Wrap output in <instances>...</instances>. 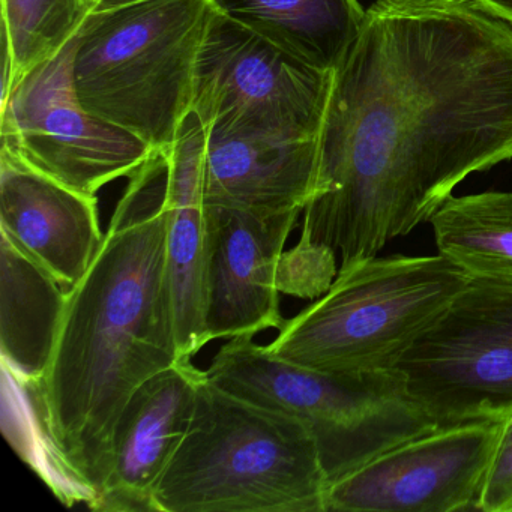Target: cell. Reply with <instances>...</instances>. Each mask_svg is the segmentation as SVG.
Listing matches in <instances>:
<instances>
[{
    "label": "cell",
    "mask_w": 512,
    "mask_h": 512,
    "mask_svg": "<svg viewBox=\"0 0 512 512\" xmlns=\"http://www.w3.org/2000/svg\"><path fill=\"white\" fill-rule=\"evenodd\" d=\"M212 0H95L76 35L80 103L151 148L178 139L193 113L194 70Z\"/></svg>",
    "instance_id": "277c9868"
},
{
    "label": "cell",
    "mask_w": 512,
    "mask_h": 512,
    "mask_svg": "<svg viewBox=\"0 0 512 512\" xmlns=\"http://www.w3.org/2000/svg\"><path fill=\"white\" fill-rule=\"evenodd\" d=\"M215 11L287 55L334 73L361 32L358 0H212Z\"/></svg>",
    "instance_id": "e0dca14e"
},
{
    "label": "cell",
    "mask_w": 512,
    "mask_h": 512,
    "mask_svg": "<svg viewBox=\"0 0 512 512\" xmlns=\"http://www.w3.org/2000/svg\"><path fill=\"white\" fill-rule=\"evenodd\" d=\"M472 278L442 254L358 260L266 349L331 373L394 370Z\"/></svg>",
    "instance_id": "5b68a950"
},
{
    "label": "cell",
    "mask_w": 512,
    "mask_h": 512,
    "mask_svg": "<svg viewBox=\"0 0 512 512\" xmlns=\"http://www.w3.org/2000/svg\"><path fill=\"white\" fill-rule=\"evenodd\" d=\"M0 350L5 371L40 382L55 349L67 290L10 236L0 232Z\"/></svg>",
    "instance_id": "2e32d148"
},
{
    "label": "cell",
    "mask_w": 512,
    "mask_h": 512,
    "mask_svg": "<svg viewBox=\"0 0 512 512\" xmlns=\"http://www.w3.org/2000/svg\"><path fill=\"white\" fill-rule=\"evenodd\" d=\"M329 479L310 428L212 383L155 490V512H326Z\"/></svg>",
    "instance_id": "3957f363"
},
{
    "label": "cell",
    "mask_w": 512,
    "mask_h": 512,
    "mask_svg": "<svg viewBox=\"0 0 512 512\" xmlns=\"http://www.w3.org/2000/svg\"><path fill=\"white\" fill-rule=\"evenodd\" d=\"M206 131L194 113L167 157L166 262L179 358L193 359L206 344V304L211 256L208 206L203 194Z\"/></svg>",
    "instance_id": "5bb4252c"
},
{
    "label": "cell",
    "mask_w": 512,
    "mask_h": 512,
    "mask_svg": "<svg viewBox=\"0 0 512 512\" xmlns=\"http://www.w3.org/2000/svg\"><path fill=\"white\" fill-rule=\"evenodd\" d=\"M205 377L179 358L137 389L116 425L109 476L89 508L155 512V490L187 436Z\"/></svg>",
    "instance_id": "7c38bea8"
},
{
    "label": "cell",
    "mask_w": 512,
    "mask_h": 512,
    "mask_svg": "<svg viewBox=\"0 0 512 512\" xmlns=\"http://www.w3.org/2000/svg\"><path fill=\"white\" fill-rule=\"evenodd\" d=\"M332 77L215 11L194 70L191 110L212 137L316 140Z\"/></svg>",
    "instance_id": "52a82bcc"
},
{
    "label": "cell",
    "mask_w": 512,
    "mask_h": 512,
    "mask_svg": "<svg viewBox=\"0 0 512 512\" xmlns=\"http://www.w3.org/2000/svg\"><path fill=\"white\" fill-rule=\"evenodd\" d=\"M76 37L23 77L0 107L2 145L44 175L86 194L130 176L154 148L86 110L73 80Z\"/></svg>",
    "instance_id": "9c48e42d"
},
{
    "label": "cell",
    "mask_w": 512,
    "mask_h": 512,
    "mask_svg": "<svg viewBox=\"0 0 512 512\" xmlns=\"http://www.w3.org/2000/svg\"><path fill=\"white\" fill-rule=\"evenodd\" d=\"M128 178L94 262L67 292L46 374L23 385L53 464L89 506L109 476L128 401L179 359L166 262V151L154 149Z\"/></svg>",
    "instance_id": "7a4b0ae2"
},
{
    "label": "cell",
    "mask_w": 512,
    "mask_h": 512,
    "mask_svg": "<svg viewBox=\"0 0 512 512\" xmlns=\"http://www.w3.org/2000/svg\"><path fill=\"white\" fill-rule=\"evenodd\" d=\"M0 232L67 292L85 277L104 239L97 196H86L44 175L4 145Z\"/></svg>",
    "instance_id": "4fadbf2b"
},
{
    "label": "cell",
    "mask_w": 512,
    "mask_h": 512,
    "mask_svg": "<svg viewBox=\"0 0 512 512\" xmlns=\"http://www.w3.org/2000/svg\"><path fill=\"white\" fill-rule=\"evenodd\" d=\"M475 2L482 10L512 26V0H475Z\"/></svg>",
    "instance_id": "44dd1931"
},
{
    "label": "cell",
    "mask_w": 512,
    "mask_h": 512,
    "mask_svg": "<svg viewBox=\"0 0 512 512\" xmlns=\"http://www.w3.org/2000/svg\"><path fill=\"white\" fill-rule=\"evenodd\" d=\"M208 206L211 256L206 337H254L283 328L280 293L284 247L302 212L259 214Z\"/></svg>",
    "instance_id": "8fae6325"
},
{
    "label": "cell",
    "mask_w": 512,
    "mask_h": 512,
    "mask_svg": "<svg viewBox=\"0 0 512 512\" xmlns=\"http://www.w3.org/2000/svg\"><path fill=\"white\" fill-rule=\"evenodd\" d=\"M476 511L512 512V412L502 419Z\"/></svg>",
    "instance_id": "ffe728a7"
},
{
    "label": "cell",
    "mask_w": 512,
    "mask_h": 512,
    "mask_svg": "<svg viewBox=\"0 0 512 512\" xmlns=\"http://www.w3.org/2000/svg\"><path fill=\"white\" fill-rule=\"evenodd\" d=\"M94 5L95 0H2V35L13 55L14 88L76 37Z\"/></svg>",
    "instance_id": "d6986e66"
},
{
    "label": "cell",
    "mask_w": 512,
    "mask_h": 512,
    "mask_svg": "<svg viewBox=\"0 0 512 512\" xmlns=\"http://www.w3.org/2000/svg\"><path fill=\"white\" fill-rule=\"evenodd\" d=\"M512 158V26L475 0H376L332 77L301 241L376 257Z\"/></svg>",
    "instance_id": "6da1fadb"
},
{
    "label": "cell",
    "mask_w": 512,
    "mask_h": 512,
    "mask_svg": "<svg viewBox=\"0 0 512 512\" xmlns=\"http://www.w3.org/2000/svg\"><path fill=\"white\" fill-rule=\"evenodd\" d=\"M253 338H230L215 353L206 376L226 391L304 422L316 437L329 484L437 428L398 368L316 370L274 355Z\"/></svg>",
    "instance_id": "8992f818"
},
{
    "label": "cell",
    "mask_w": 512,
    "mask_h": 512,
    "mask_svg": "<svg viewBox=\"0 0 512 512\" xmlns=\"http://www.w3.org/2000/svg\"><path fill=\"white\" fill-rule=\"evenodd\" d=\"M319 193V139L278 140L206 134V205L259 214L304 212Z\"/></svg>",
    "instance_id": "9a60e30c"
},
{
    "label": "cell",
    "mask_w": 512,
    "mask_h": 512,
    "mask_svg": "<svg viewBox=\"0 0 512 512\" xmlns=\"http://www.w3.org/2000/svg\"><path fill=\"white\" fill-rule=\"evenodd\" d=\"M500 427L476 419L406 440L331 482L326 512L476 509Z\"/></svg>",
    "instance_id": "30bf717a"
},
{
    "label": "cell",
    "mask_w": 512,
    "mask_h": 512,
    "mask_svg": "<svg viewBox=\"0 0 512 512\" xmlns=\"http://www.w3.org/2000/svg\"><path fill=\"white\" fill-rule=\"evenodd\" d=\"M428 223L439 254L467 274L512 280V193L451 196Z\"/></svg>",
    "instance_id": "ac0fdd59"
},
{
    "label": "cell",
    "mask_w": 512,
    "mask_h": 512,
    "mask_svg": "<svg viewBox=\"0 0 512 512\" xmlns=\"http://www.w3.org/2000/svg\"><path fill=\"white\" fill-rule=\"evenodd\" d=\"M437 427L512 412V280L472 278L397 365Z\"/></svg>",
    "instance_id": "ba28073f"
}]
</instances>
